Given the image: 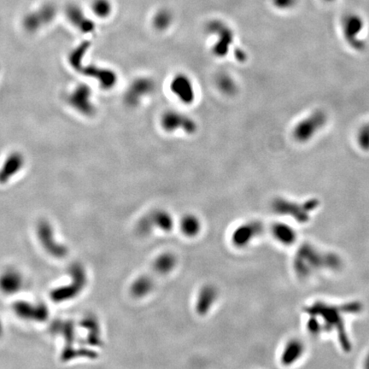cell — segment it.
I'll use <instances>...</instances> for the list:
<instances>
[{
	"instance_id": "5",
	"label": "cell",
	"mask_w": 369,
	"mask_h": 369,
	"mask_svg": "<svg viewBox=\"0 0 369 369\" xmlns=\"http://www.w3.org/2000/svg\"><path fill=\"white\" fill-rule=\"evenodd\" d=\"M37 234L43 248L48 254L56 258H62L68 254V248L65 245L56 242L54 237L53 229L50 223L45 221L39 222L37 228Z\"/></svg>"
},
{
	"instance_id": "6",
	"label": "cell",
	"mask_w": 369,
	"mask_h": 369,
	"mask_svg": "<svg viewBox=\"0 0 369 369\" xmlns=\"http://www.w3.org/2000/svg\"><path fill=\"white\" fill-rule=\"evenodd\" d=\"M161 124L164 130L170 133L182 129L184 132L192 133L196 130L195 122L192 119L174 110L167 111L162 116Z\"/></svg>"
},
{
	"instance_id": "26",
	"label": "cell",
	"mask_w": 369,
	"mask_h": 369,
	"mask_svg": "<svg viewBox=\"0 0 369 369\" xmlns=\"http://www.w3.org/2000/svg\"><path fill=\"white\" fill-rule=\"evenodd\" d=\"M2 333H3V326H2V323L0 322V336H1Z\"/></svg>"
},
{
	"instance_id": "14",
	"label": "cell",
	"mask_w": 369,
	"mask_h": 369,
	"mask_svg": "<svg viewBox=\"0 0 369 369\" xmlns=\"http://www.w3.org/2000/svg\"><path fill=\"white\" fill-rule=\"evenodd\" d=\"M217 292L215 287L208 286L201 290L199 293L196 309L200 315L205 314L210 310V307L216 301Z\"/></svg>"
},
{
	"instance_id": "10",
	"label": "cell",
	"mask_w": 369,
	"mask_h": 369,
	"mask_svg": "<svg viewBox=\"0 0 369 369\" xmlns=\"http://www.w3.org/2000/svg\"><path fill=\"white\" fill-rule=\"evenodd\" d=\"M22 286L21 275L14 269H8L0 275V290L6 294L11 295L21 289Z\"/></svg>"
},
{
	"instance_id": "18",
	"label": "cell",
	"mask_w": 369,
	"mask_h": 369,
	"mask_svg": "<svg viewBox=\"0 0 369 369\" xmlns=\"http://www.w3.org/2000/svg\"><path fill=\"white\" fill-rule=\"evenodd\" d=\"M176 264V258L174 255L163 254L157 258L154 267L160 274H167L174 269Z\"/></svg>"
},
{
	"instance_id": "11",
	"label": "cell",
	"mask_w": 369,
	"mask_h": 369,
	"mask_svg": "<svg viewBox=\"0 0 369 369\" xmlns=\"http://www.w3.org/2000/svg\"><path fill=\"white\" fill-rule=\"evenodd\" d=\"M260 226L255 222L242 225L234 232L233 241L234 245L242 247L244 245H247L251 239H254L257 234H260Z\"/></svg>"
},
{
	"instance_id": "4",
	"label": "cell",
	"mask_w": 369,
	"mask_h": 369,
	"mask_svg": "<svg viewBox=\"0 0 369 369\" xmlns=\"http://www.w3.org/2000/svg\"><path fill=\"white\" fill-rule=\"evenodd\" d=\"M207 31L218 37L213 47L214 54L219 57L226 56L234 41V33L232 30L222 21L214 20L207 25Z\"/></svg>"
},
{
	"instance_id": "13",
	"label": "cell",
	"mask_w": 369,
	"mask_h": 369,
	"mask_svg": "<svg viewBox=\"0 0 369 369\" xmlns=\"http://www.w3.org/2000/svg\"><path fill=\"white\" fill-rule=\"evenodd\" d=\"M81 326L88 331L87 343L92 346H99L101 342L100 327L98 320L93 316H87L81 321Z\"/></svg>"
},
{
	"instance_id": "20",
	"label": "cell",
	"mask_w": 369,
	"mask_h": 369,
	"mask_svg": "<svg viewBox=\"0 0 369 369\" xmlns=\"http://www.w3.org/2000/svg\"><path fill=\"white\" fill-rule=\"evenodd\" d=\"M216 85L219 90L224 94H234L237 91L236 83L230 75L227 74H219L216 78Z\"/></svg>"
},
{
	"instance_id": "16",
	"label": "cell",
	"mask_w": 369,
	"mask_h": 369,
	"mask_svg": "<svg viewBox=\"0 0 369 369\" xmlns=\"http://www.w3.org/2000/svg\"><path fill=\"white\" fill-rule=\"evenodd\" d=\"M152 288L153 282L151 279L147 276H142L138 278L132 285L131 292L137 298H142L144 296L147 295L148 293H151Z\"/></svg>"
},
{
	"instance_id": "1",
	"label": "cell",
	"mask_w": 369,
	"mask_h": 369,
	"mask_svg": "<svg viewBox=\"0 0 369 369\" xmlns=\"http://www.w3.org/2000/svg\"><path fill=\"white\" fill-rule=\"evenodd\" d=\"M70 274L72 277L70 283L54 289L50 293V299L55 303L69 301L71 299L76 298L86 287L87 276L85 269L81 265H73L70 269Z\"/></svg>"
},
{
	"instance_id": "17",
	"label": "cell",
	"mask_w": 369,
	"mask_h": 369,
	"mask_svg": "<svg viewBox=\"0 0 369 369\" xmlns=\"http://www.w3.org/2000/svg\"><path fill=\"white\" fill-rule=\"evenodd\" d=\"M181 230L186 236L193 237L198 234L201 228L200 222L194 216H186L181 221Z\"/></svg>"
},
{
	"instance_id": "22",
	"label": "cell",
	"mask_w": 369,
	"mask_h": 369,
	"mask_svg": "<svg viewBox=\"0 0 369 369\" xmlns=\"http://www.w3.org/2000/svg\"><path fill=\"white\" fill-rule=\"evenodd\" d=\"M90 97V92L89 90L86 87H80L76 92H74V96H73V102H77L76 106L79 108L80 106V102L82 101V107H81V111L84 113H87L90 114L92 112V107L91 105L90 102L88 103V98Z\"/></svg>"
},
{
	"instance_id": "7",
	"label": "cell",
	"mask_w": 369,
	"mask_h": 369,
	"mask_svg": "<svg viewBox=\"0 0 369 369\" xmlns=\"http://www.w3.org/2000/svg\"><path fill=\"white\" fill-rule=\"evenodd\" d=\"M13 310L21 319L31 322H43L49 316L48 308L43 304H33L18 301L13 304Z\"/></svg>"
},
{
	"instance_id": "27",
	"label": "cell",
	"mask_w": 369,
	"mask_h": 369,
	"mask_svg": "<svg viewBox=\"0 0 369 369\" xmlns=\"http://www.w3.org/2000/svg\"><path fill=\"white\" fill-rule=\"evenodd\" d=\"M323 1L328 2V3H331V2H334V1H336V0H323Z\"/></svg>"
},
{
	"instance_id": "24",
	"label": "cell",
	"mask_w": 369,
	"mask_h": 369,
	"mask_svg": "<svg viewBox=\"0 0 369 369\" xmlns=\"http://www.w3.org/2000/svg\"><path fill=\"white\" fill-rule=\"evenodd\" d=\"M94 11L98 16L101 17H105L107 15H109L111 10V5L109 3V1L107 0H97L95 1L94 5H93Z\"/></svg>"
},
{
	"instance_id": "15",
	"label": "cell",
	"mask_w": 369,
	"mask_h": 369,
	"mask_svg": "<svg viewBox=\"0 0 369 369\" xmlns=\"http://www.w3.org/2000/svg\"><path fill=\"white\" fill-rule=\"evenodd\" d=\"M22 164L20 157H10L6 161L3 168L0 171V183H5L13 174H16Z\"/></svg>"
},
{
	"instance_id": "8",
	"label": "cell",
	"mask_w": 369,
	"mask_h": 369,
	"mask_svg": "<svg viewBox=\"0 0 369 369\" xmlns=\"http://www.w3.org/2000/svg\"><path fill=\"white\" fill-rule=\"evenodd\" d=\"M155 89V84L149 78H139L131 84L127 89L125 100L130 106H136L143 98L151 94Z\"/></svg>"
},
{
	"instance_id": "25",
	"label": "cell",
	"mask_w": 369,
	"mask_h": 369,
	"mask_svg": "<svg viewBox=\"0 0 369 369\" xmlns=\"http://www.w3.org/2000/svg\"><path fill=\"white\" fill-rule=\"evenodd\" d=\"M299 0H272L275 8L281 10H289L297 5Z\"/></svg>"
},
{
	"instance_id": "23",
	"label": "cell",
	"mask_w": 369,
	"mask_h": 369,
	"mask_svg": "<svg viewBox=\"0 0 369 369\" xmlns=\"http://www.w3.org/2000/svg\"><path fill=\"white\" fill-rule=\"evenodd\" d=\"M358 142L364 151H369V122L364 125L358 131Z\"/></svg>"
},
{
	"instance_id": "3",
	"label": "cell",
	"mask_w": 369,
	"mask_h": 369,
	"mask_svg": "<svg viewBox=\"0 0 369 369\" xmlns=\"http://www.w3.org/2000/svg\"><path fill=\"white\" fill-rule=\"evenodd\" d=\"M328 115L323 110H316L303 121H299L293 130V137L297 141L304 143L313 138L320 129L327 124Z\"/></svg>"
},
{
	"instance_id": "2",
	"label": "cell",
	"mask_w": 369,
	"mask_h": 369,
	"mask_svg": "<svg viewBox=\"0 0 369 369\" xmlns=\"http://www.w3.org/2000/svg\"><path fill=\"white\" fill-rule=\"evenodd\" d=\"M364 24V18L354 12L347 13L341 19L344 37L347 44L357 51H363L366 48V42L360 38Z\"/></svg>"
},
{
	"instance_id": "9",
	"label": "cell",
	"mask_w": 369,
	"mask_h": 369,
	"mask_svg": "<svg viewBox=\"0 0 369 369\" xmlns=\"http://www.w3.org/2000/svg\"><path fill=\"white\" fill-rule=\"evenodd\" d=\"M170 90L183 103H192L195 98V91L192 80L186 74H179L173 78Z\"/></svg>"
},
{
	"instance_id": "12",
	"label": "cell",
	"mask_w": 369,
	"mask_h": 369,
	"mask_svg": "<svg viewBox=\"0 0 369 369\" xmlns=\"http://www.w3.org/2000/svg\"><path fill=\"white\" fill-rule=\"evenodd\" d=\"M50 329L54 334H62L64 338L66 345L63 351H68L74 347L73 346H74V341L75 340V330H74L73 322H68V321L54 322Z\"/></svg>"
},
{
	"instance_id": "19",
	"label": "cell",
	"mask_w": 369,
	"mask_h": 369,
	"mask_svg": "<svg viewBox=\"0 0 369 369\" xmlns=\"http://www.w3.org/2000/svg\"><path fill=\"white\" fill-rule=\"evenodd\" d=\"M151 222L156 227L163 231L171 230L173 228V219L168 213L165 211H157L150 217Z\"/></svg>"
},
{
	"instance_id": "21",
	"label": "cell",
	"mask_w": 369,
	"mask_h": 369,
	"mask_svg": "<svg viewBox=\"0 0 369 369\" xmlns=\"http://www.w3.org/2000/svg\"><path fill=\"white\" fill-rule=\"evenodd\" d=\"M172 21H173V15H172L171 12L168 9H161L159 11H157V14L154 16V27H156L157 30L163 31L168 28V27L171 25Z\"/></svg>"
}]
</instances>
